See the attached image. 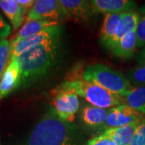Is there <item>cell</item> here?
<instances>
[{"label":"cell","mask_w":145,"mask_h":145,"mask_svg":"<svg viewBox=\"0 0 145 145\" xmlns=\"http://www.w3.org/2000/svg\"><path fill=\"white\" fill-rule=\"evenodd\" d=\"M60 39L31 48L16 57L22 72L20 86H30L48 73L57 61Z\"/></svg>","instance_id":"cell-1"},{"label":"cell","mask_w":145,"mask_h":145,"mask_svg":"<svg viewBox=\"0 0 145 145\" xmlns=\"http://www.w3.org/2000/svg\"><path fill=\"white\" fill-rule=\"evenodd\" d=\"M24 145H78L70 123L63 121L51 107L31 131Z\"/></svg>","instance_id":"cell-2"},{"label":"cell","mask_w":145,"mask_h":145,"mask_svg":"<svg viewBox=\"0 0 145 145\" xmlns=\"http://www.w3.org/2000/svg\"><path fill=\"white\" fill-rule=\"evenodd\" d=\"M60 88L76 93L86 100L92 106L105 109L114 108L124 103V98L111 93L99 85L84 80L82 78H72L65 80Z\"/></svg>","instance_id":"cell-3"},{"label":"cell","mask_w":145,"mask_h":145,"mask_svg":"<svg viewBox=\"0 0 145 145\" xmlns=\"http://www.w3.org/2000/svg\"><path fill=\"white\" fill-rule=\"evenodd\" d=\"M84 80L99 85L111 93L126 97L134 88L124 74L103 64H93L84 68Z\"/></svg>","instance_id":"cell-4"},{"label":"cell","mask_w":145,"mask_h":145,"mask_svg":"<svg viewBox=\"0 0 145 145\" xmlns=\"http://www.w3.org/2000/svg\"><path fill=\"white\" fill-rule=\"evenodd\" d=\"M52 108L63 121L71 123L80 107L79 97L76 93L57 86L51 91Z\"/></svg>","instance_id":"cell-5"},{"label":"cell","mask_w":145,"mask_h":145,"mask_svg":"<svg viewBox=\"0 0 145 145\" xmlns=\"http://www.w3.org/2000/svg\"><path fill=\"white\" fill-rule=\"evenodd\" d=\"M61 27L55 26L48 28L34 36H28L22 39H14L10 41V52L9 61L16 59L21 53L25 52L31 48L43 44L44 43L61 38Z\"/></svg>","instance_id":"cell-6"},{"label":"cell","mask_w":145,"mask_h":145,"mask_svg":"<svg viewBox=\"0 0 145 145\" xmlns=\"http://www.w3.org/2000/svg\"><path fill=\"white\" fill-rule=\"evenodd\" d=\"M65 18L59 0H37L27 11L25 21L53 20L57 21Z\"/></svg>","instance_id":"cell-7"},{"label":"cell","mask_w":145,"mask_h":145,"mask_svg":"<svg viewBox=\"0 0 145 145\" xmlns=\"http://www.w3.org/2000/svg\"><path fill=\"white\" fill-rule=\"evenodd\" d=\"M141 116L142 114L135 111L126 103L121 104L110 110L106 119L101 127L105 130L123 127L140 121L142 119Z\"/></svg>","instance_id":"cell-8"},{"label":"cell","mask_w":145,"mask_h":145,"mask_svg":"<svg viewBox=\"0 0 145 145\" xmlns=\"http://www.w3.org/2000/svg\"><path fill=\"white\" fill-rule=\"evenodd\" d=\"M64 16L81 22L89 20L93 11L90 1L86 0H59Z\"/></svg>","instance_id":"cell-9"},{"label":"cell","mask_w":145,"mask_h":145,"mask_svg":"<svg viewBox=\"0 0 145 145\" xmlns=\"http://www.w3.org/2000/svg\"><path fill=\"white\" fill-rule=\"evenodd\" d=\"M21 77L22 72L17 60L9 61L0 78V99L7 97L20 86Z\"/></svg>","instance_id":"cell-10"},{"label":"cell","mask_w":145,"mask_h":145,"mask_svg":"<svg viewBox=\"0 0 145 145\" xmlns=\"http://www.w3.org/2000/svg\"><path fill=\"white\" fill-rule=\"evenodd\" d=\"M93 13L122 14L135 10L136 3L131 0H92L90 1Z\"/></svg>","instance_id":"cell-11"},{"label":"cell","mask_w":145,"mask_h":145,"mask_svg":"<svg viewBox=\"0 0 145 145\" xmlns=\"http://www.w3.org/2000/svg\"><path fill=\"white\" fill-rule=\"evenodd\" d=\"M140 19V14L135 10L123 13L114 37L109 42L106 48L111 50L126 34L135 30Z\"/></svg>","instance_id":"cell-12"},{"label":"cell","mask_w":145,"mask_h":145,"mask_svg":"<svg viewBox=\"0 0 145 145\" xmlns=\"http://www.w3.org/2000/svg\"><path fill=\"white\" fill-rule=\"evenodd\" d=\"M0 9L6 17L10 21L12 29L16 31L25 20L27 10L21 7L17 0H2L0 1Z\"/></svg>","instance_id":"cell-13"},{"label":"cell","mask_w":145,"mask_h":145,"mask_svg":"<svg viewBox=\"0 0 145 145\" xmlns=\"http://www.w3.org/2000/svg\"><path fill=\"white\" fill-rule=\"evenodd\" d=\"M141 121L142 119L123 127L109 128L105 130L103 133L111 138L116 145H129L135 130L140 125Z\"/></svg>","instance_id":"cell-14"},{"label":"cell","mask_w":145,"mask_h":145,"mask_svg":"<svg viewBox=\"0 0 145 145\" xmlns=\"http://www.w3.org/2000/svg\"><path fill=\"white\" fill-rule=\"evenodd\" d=\"M135 30L126 34L111 49L115 57L121 59H130L134 56L137 48Z\"/></svg>","instance_id":"cell-15"},{"label":"cell","mask_w":145,"mask_h":145,"mask_svg":"<svg viewBox=\"0 0 145 145\" xmlns=\"http://www.w3.org/2000/svg\"><path fill=\"white\" fill-rule=\"evenodd\" d=\"M110 109L101 108L90 104L86 105L82 110V120L85 124L89 127L102 126L106 119Z\"/></svg>","instance_id":"cell-16"},{"label":"cell","mask_w":145,"mask_h":145,"mask_svg":"<svg viewBox=\"0 0 145 145\" xmlns=\"http://www.w3.org/2000/svg\"><path fill=\"white\" fill-rule=\"evenodd\" d=\"M58 26V22L53 20H35L26 22L11 39H22L34 36L52 27Z\"/></svg>","instance_id":"cell-17"},{"label":"cell","mask_w":145,"mask_h":145,"mask_svg":"<svg viewBox=\"0 0 145 145\" xmlns=\"http://www.w3.org/2000/svg\"><path fill=\"white\" fill-rule=\"evenodd\" d=\"M122 14H107L104 18L103 27L100 32V40L106 47L114 37L121 20Z\"/></svg>","instance_id":"cell-18"},{"label":"cell","mask_w":145,"mask_h":145,"mask_svg":"<svg viewBox=\"0 0 145 145\" xmlns=\"http://www.w3.org/2000/svg\"><path fill=\"white\" fill-rule=\"evenodd\" d=\"M124 103L140 114L145 115V86L134 87L124 97Z\"/></svg>","instance_id":"cell-19"},{"label":"cell","mask_w":145,"mask_h":145,"mask_svg":"<svg viewBox=\"0 0 145 145\" xmlns=\"http://www.w3.org/2000/svg\"><path fill=\"white\" fill-rule=\"evenodd\" d=\"M126 78L133 87L145 86V65H138L127 72Z\"/></svg>","instance_id":"cell-20"},{"label":"cell","mask_w":145,"mask_h":145,"mask_svg":"<svg viewBox=\"0 0 145 145\" xmlns=\"http://www.w3.org/2000/svg\"><path fill=\"white\" fill-rule=\"evenodd\" d=\"M10 44L7 39L0 40V78L5 70L7 64L9 62Z\"/></svg>","instance_id":"cell-21"},{"label":"cell","mask_w":145,"mask_h":145,"mask_svg":"<svg viewBox=\"0 0 145 145\" xmlns=\"http://www.w3.org/2000/svg\"><path fill=\"white\" fill-rule=\"evenodd\" d=\"M136 39H137V47L144 48L145 47V11L143 16H140V21L135 29Z\"/></svg>","instance_id":"cell-22"},{"label":"cell","mask_w":145,"mask_h":145,"mask_svg":"<svg viewBox=\"0 0 145 145\" xmlns=\"http://www.w3.org/2000/svg\"><path fill=\"white\" fill-rule=\"evenodd\" d=\"M129 145H145V119L140 122Z\"/></svg>","instance_id":"cell-23"},{"label":"cell","mask_w":145,"mask_h":145,"mask_svg":"<svg viewBox=\"0 0 145 145\" xmlns=\"http://www.w3.org/2000/svg\"><path fill=\"white\" fill-rule=\"evenodd\" d=\"M86 145H116L113 140L103 133L89 140Z\"/></svg>","instance_id":"cell-24"},{"label":"cell","mask_w":145,"mask_h":145,"mask_svg":"<svg viewBox=\"0 0 145 145\" xmlns=\"http://www.w3.org/2000/svg\"><path fill=\"white\" fill-rule=\"evenodd\" d=\"M10 33V26L5 21L0 13V39H6Z\"/></svg>","instance_id":"cell-25"},{"label":"cell","mask_w":145,"mask_h":145,"mask_svg":"<svg viewBox=\"0 0 145 145\" xmlns=\"http://www.w3.org/2000/svg\"><path fill=\"white\" fill-rule=\"evenodd\" d=\"M17 2L21 7H23L27 10H30L35 3L34 0H17Z\"/></svg>","instance_id":"cell-26"},{"label":"cell","mask_w":145,"mask_h":145,"mask_svg":"<svg viewBox=\"0 0 145 145\" xmlns=\"http://www.w3.org/2000/svg\"><path fill=\"white\" fill-rule=\"evenodd\" d=\"M136 58L139 63V65H145V47L139 52Z\"/></svg>","instance_id":"cell-27"}]
</instances>
